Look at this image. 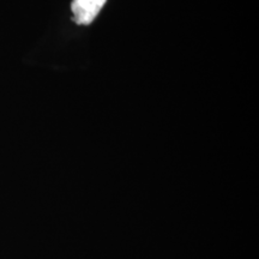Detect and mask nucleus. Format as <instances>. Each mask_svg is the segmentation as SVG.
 <instances>
[{
	"label": "nucleus",
	"mask_w": 259,
	"mask_h": 259,
	"mask_svg": "<svg viewBox=\"0 0 259 259\" xmlns=\"http://www.w3.org/2000/svg\"><path fill=\"white\" fill-rule=\"evenodd\" d=\"M107 0H72L71 10L73 22L79 25H89L97 17Z\"/></svg>",
	"instance_id": "obj_1"
}]
</instances>
